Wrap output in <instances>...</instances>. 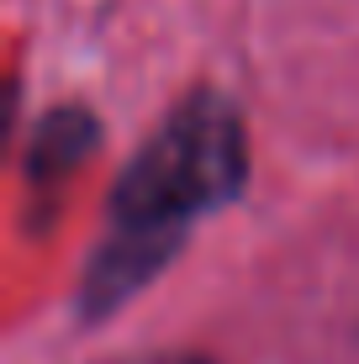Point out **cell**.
Here are the masks:
<instances>
[{"label":"cell","mask_w":359,"mask_h":364,"mask_svg":"<svg viewBox=\"0 0 359 364\" xmlns=\"http://www.w3.org/2000/svg\"><path fill=\"white\" fill-rule=\"evenodd\" d=\"M243 185V127L222 95H195L164 122L117 185L106 291H127L148 259H159L201 211L222 206Z\"/></svg>","instance_id":"obj_1"},{"label":"cell","mask_w":359,"mask_h":364,"mask_svg":"<svg viewBox=\"0 0 359 364\" xmlns=\"http://www.w3.org/2000/svg\"><path fill=\"white\" fill-rule=\"evenodd\" d=\"M127 364H212V359H195V354H154V359H127Z\"/></svg>","instance_id":"obj_2"}]
</instances>
